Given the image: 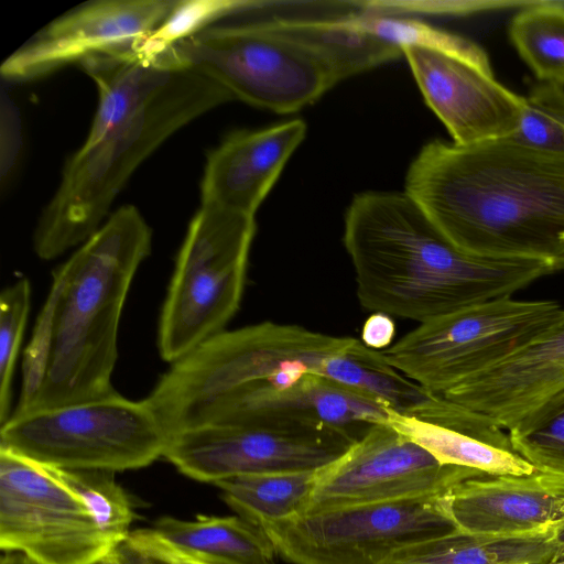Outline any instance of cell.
Wrapping results in <instances>:
<instances>
[{
  "mask_svg": "<svg viewBox=\"0 0 564 564\" xmlns=\"http://www.w3.org/2000/svg\"><path fill=\"white\" fill-rule=\"evenodd\" d=\"M558 546L564 545V529H562L554 538Z\"/></svg>",
  "mask_w": 564,
  "mask_h": 564,
  "instance_id": "74e56055",
  "label": "cell"
},
{
  "mask_svg": "<svg viewBox=\"0 0 564 564\" xmlns=\"http://www.w3.org/2000/svg\"><path fill=\"white\" fill-rule=\"evenodd\" d=\"M557 549L550 536L490 538L456 530L401 547L380 564H549Z\"/></svg>",
  "mask_w": 564,
  "mask_h": 564,
  "instance_id": "d6986e66",
  "label": "cell"
},
{
  "mask_svg": "<svg viewBox=\"0 0 564 564\" xmlns=\"http://www.w3.org/2000/svg\"><path fill=\"white\" fill-rule=\"evenodd\" d=\"M152 231L124 205L53 273L46 301L23 355L22 387L11 416L104 399L124 302Z\"/></svg>",
  "mask_w": 564,
  "mask_h": 564,
  "instance_id": "7a4b0ae2",
  "label": "cell"
},
{
  "mask_svg": "<svg viewBox=\"0 0 564 564\" xmlns=\"http://www.w3.org/2000/svg\"><path fill=\"white\" fill-rule=\"evenodd\" d=\"M124 545L133 553L161 564H239L178 547L152 528L131 531Z\"/></svg>",
  "mask_w": 564,
  "mask_h": 564,
  "instance_id": "1f68e13d",
  "label": "cell"
},
{
  "mask_svg": "<svg viewBox=\"0 0 564 564\" xmlns=\"http://www.w3.org/2000/svg\"><path fill=\"white\" fill-rule=\"evenodd\" d=\"M513 564H530L528 562H521V563H513Z\"/></svg>",
  "mask_w": 564,
  "mask_h": 564,
  "instance_id": "ab89813d",
  "label": "cell"
},
{
  "mask_svg": "<svg viewBox=\"0 0 564 564\" xmlns=\"http://www.w3.org/2000/svg\"><path fill=\"white\" fill-rule=\"evenodd\" d=\"M119 545L64 470L0 447V549L36 564H94Z\"/></svg>",
  "mask_w": 564,
  "mask_h": 564,
  "instance_id": "9c48e42d",
  "label": "cell"
},
{
  "mask_svg": "<svg viewBox=\"0 0 564 564\" xmlns=\"http://www.w3.org/2000/svg\"><path fill=\"white\" fill-rule=\"evenodd\" d=\"M358 438L344 430L205 426L171 436L163 457L184 476L214 485L241 475L318 470Z\"/></svg>",
  "mask_w": 564,
  "mask_h": 564,
  "instance_id": "7c38bea8",
  "label": "cell"
},
{
  "mask_svg": "<svg viewBox=\"0 0 564 564\" xmlns=\"http://www.w3.org/2000/svg\"><path fill=\"white\" fill-rule=\"evenodd\" d=\"M549 564H564V545L558 546L554 557Z\"/></svg>",
  "mask_w": 564,
  "mask_h": 564,
  "instance_id": "8d00e7d4",
  "label": "cell"
},
{
  "mask_svg": "<svg viewBox=\"0 0 564 564\" xmlns=\"http://www.w3.org/2000/svg\"><path fill=\"white\" fill-rule=\"evenodd\" d=\"M354 30L372 35L399 48L421 47L465 57H481L485 50L471 40L405 15L377 14L358 10L341 14Z\"/></svg>",
  "mask_w": 564,
  "mask_h": 564,
  "instance_id": "d4e9b609",
  "label": "cell"
},
{
  "mask_svg": "<svg viewBox=\"0 0 564 564\" xmlns=\"http://www.w3.org/2000/svg\"><path fill=\"white\" fill-rule=\"evenodd\" d=\"M67 480L84 496L108 535L121 546L131 533L132 502L106 470L63 469Z\"/></svg>",
  "mask_w": 564,
  "mask_h": 564,
  "instance_id": "f546056e",
  "label": "cell"
},
{
  "mask_svg": "<svg viewBox=\"0 0 564 564\" xmlns=\"http://www.w3.org/2000/svg\"><path fill=\"white\" fill-rule=\"evenodd\" d=\"M408 415L449 427L490 445L512 451L507 431L479 412L452 402L442 395L430 394Z\"/></svg>",
  "mask_w": 564,
  "mask_h": 564,
  "instance_id": "4dcf8cb0",
  "label": "cell"
},
{
  "mask_svg": "<svg viewBox=\"0 0 564 564\" xmlns=\"http://www.w3.org/2000/svg\"><path fill=\"white\" fill-rule=\"evenodd\" d=\"M273 19L281 29L306 45L337 83L403 55L401 48L351 29L341 14Z\"/></svg>",
  "mask_w": 564,
  "mask_h": 564,
  "instance_id": "ffe728a7",
  "label": "cell"
},
{
  "mask_svg": "<svg viewBox=\"0 0 564 564\" xmlns=\"http://www.w3.org/2000/svg\"><path fill=\"white\" fill-rule=\"evenodd\" d=\"M147 564H161V563L152 561V560L149 558Z\"/></svg>",
  "mask_w": 564,
  "mask_h": 564,
  "instance_id": "f35d334b",
  "label": "cell"
},
{
  "mask_svg": "<svg viewBox=\"0 0 564 564\" xmlns=\"http://www.w3.org/2000/svg\"><path fill=\"white\" fill-rule=\"evenodd\" d=\"M564 394V322L443 398L487 415L505 431Z\"/></svg>",
  "mask_w": 564,
  "mask_h": 564,
  "instance_id": "2e32d148",
  "label": "cell"
},
{
  "mask_svg": "<svg viewBox=\"0 0 564 564\" xmlns=\"http://www.w3.org/2000/svg\"><path fill=\"white\" fill-rule=\"evenodd\" d=\"M0 564H36L20 553H3Z\"/></svg>",
  "mask_w": 564,
  "mask_h": 564,
  "instance_id": "d590c367",
  "label": "cell"
},
{
  "mask_svg": "<svg viewBox=\"0 0 564 564\" xmlns=\"http://www.w3.org/2000/svg\"><path fill=\"white\" fill-rule=\"evenodd\" d=\"M259 528L292 564H380L401 547L457 530L442 497L303 512Z\"/></svg>",
  "mask_w": 564,
  "mask_h": 564,
  "instance_id": "30bf717a",
  "label": "cell"
},
{
  "mask_svg": "<svg viewBox=\"0 0 564 564\" xmlns=\"http://www.w3.org/2000/svg\"><path fill=\"white\" fill-rule=\"evenodd\" d=\"M305 134V122L292 119L227 135L206 156L200 205H215L254 217Z\"/></svg>",
  "mask_w": 564,
  "mask_h": 564,
  "instance_id": "e0dca14e",
  "label": "cell"
},
{
  "mask_svg": "<svg viewBox=\"0 0 564 564\" xmlns=\"http://www.w3.org/2000/svg\"><path fill=\"white\" fill-rule=\"evenodd\" d=\"M78 65L98 89V106L83 144H93L143 110L184 65L174 47L152 57L132 48L90 55Z\"/></svg>",
  "mask_w": 564,
  "mask_h": 564,
  "instance_id": "ac0fdd59",
  "label": "cell"
},
{
  "mask_svg": "<svg viewBox=\"0 0 564 564\" xmlns=\"http://www.w3.org/2000/svg\"><path fill=\"white\" fill-rule=\"evenodd\" d=\"M507 433L512 451L535 470L564 475V394Z\"/></svg>",
  "mask_w": 564,
  "mask_h": 564,
  "instance_id": "4316f807",
  "label": "cell"
},
{
  "mask_svg": "<svg viewBox=\"0 0 564 564\" xmlns=\"http://www.w3.org/2000/svg\"><path fill=\"white\" fill-rule=\"evenodd\" d=\"M484 475L441 463L388 422H380L369 426L340 457L317 470L304 512L441 498L460 482Z\"/></svg>",
  "mask_w": 564,
  "mask_h": 564,
  "instance_id": "8fae6325",
  "label": "cell"
},
{
  "mask_svg": "<svg viewBox=\"0 0 564 564\" xmlns=\"http://www.w3.org/2000/svg\"><path fill=\"white\" fill-rule=\"evenodd\" d=\"M442 502L457 530L467 534L554 539L564 529V475L535 470L474 477L443 496Z\"/></svg>",
  "mask_w": 564,
  "mask_h": 564,
  "instance_id": "9a60e30c",
  "label": "cell"
},
{
  "mask_svg": "<svg viewBox=\"0 0 564 564\" xmlns=\"http://www.w3.org/2000/svg\"><path fill=\"white\" fill-rule=\"evenodd\" d=\"M94 564H137L132 553L122 544Z\"/></svg>",
  "mask_w": 564,
  "mask_h": 564,
  "instance_id": "e575fe53",
  "label": "cell"
},
{
  "mask_svg": "<svg viewBox=\"0 0 564 564\" xmlns=\"http://www.w3.org/2000/svg\"><path fill=\"white\" fill-rule=\"evenodd\" d=\"M234 100L218 83L186 66L138 115L93 144H83L64 165L61 182L41 213L33 250L52 260L80 246L105 223L134 171L180 129Z\"/></svg>",
  "mask_w": 564,
  "mask_h": 564,
  "instance_id": "277c9868",
  "label": "cell"
},
{
  "mask_svg": "<svg viewBox=\"0 0 564 564\" xmlns=\"http://www.w3.org/2000/svg\"><path fill=\"white\" fill-rule=\"evenodd\" d=\"M387 422L443 464L467 467L491 476H522L535 471L513 451L490 445L456 430L393 410L389 411Z\"/></svg>",
  "mask_w": 564,
  "mask_h": 564,
  "instance_id": "603a6c76",
  "label": "cell"
},
{
  "mask_svg": "<svg viewBox=\"0 0 564 564\" xmlns=\"http://www.w3.org/2000/svg\"><path fill=\"white\" fill-rule=\"evenodd\" d=\"M267 4L243 0H176L163 22L135 41L132 51L145 57L158 56L224 18L261 9Z\"/></svg>",
  "mask_w": 564,
  "mask_h": 564,
  "instance_id": "484cf974",
  "label": "cell"
},
{
  "mask_svg": "<svg viewBox=\"0 0 564 564\" xmlns=\"http://www.w3.org/2000/svg\"><path fill=\"white\" fill-rule=\"evenodd\" d=\"M254 234V217L200 205L161 310L158 348L164 361H177L225 330L242 299Z\"/></svg>",
  "mask_w": 564,
  "mask_h": 564,
  "instance_id": "5b68a950",
  "label": "cell"
},
{
  "mask_svg": "<svg viewBox=\"0 0 564 564\" xmlns=\"http://www.w3.org/2000/svg\"><path fill=\"white\" fill-rule=\"evenodd\" d=\"M563 322L556 301L503 296L421 323L381 352L404 377L442 395Z\"/></svg>",
  "mask_w": 564,
  "mask_h": 564,
  "instance_id": "8992f818",
  "label": "cell"
},
{
  "mask_svg": "<svg viewBox=\"0 0 564 564\" xmlns=\"http://www.w3.org/2000/svg\"><path fill=\"white\" fill-rule=\"evenodd\" d=\"M31 305V284L21 278L0 294V426L10 419L12 379Z\"/></svg>",
  "mask_w": 564,
  "mask_h": 564,
  "instance_id": "f1b7e54d",
  "label": "cell"
},
{
  "mask_svg": "<svg viewBox=\"0 0 564 564\" xmlns=\"http://www.w3.org/2000/svg\"><path fill=\"white\" fill-rule=\"evenodd\" d=\"M404 193L466 253L564 271V155L510 137L433 140L411 162Z\"/></svg>",
  "mask_w": 564,
  "mask_h": 564,
  "instance_id": "6da1fadb",
  "label": "cell"
},
{
  "mask_svg": "<svg viewBox=\"0 0 564 564\" xmlns=\"http://www.w3.org/2000/svg\"><path fill=\"white\" fill-rule=\"evenodd\" d=\"M172 544L239 564H276L274 547L262 529L239 516H197L193 520L159 518L153 528Z\"/></svg>",
  "mask_w": 564,
  "mask_h": 564,
  "instance_id": "44dd1931",
  "label": "cell"
},
{
  "mask_svg": "<svg viewBox=\"0 0 564 564\" xmlns=\"http://www.w3.org/2000/svg\"><path fill=\"white\" fill-rule=\"evenodd\" d=\"M426 105L457 144L511 137L524 97L499 83L488 55L465 57L432 50L402 48Z\"/></svg>",
  "mask_w": 564,
  "mask_h": 564,
  "instance_id": "4fadbf2b",
  "label": "cell"
},
{
  "mask_svg": "<svg viewBox=\"0 0 564 564\" xmlns=\"http://www.w3.org/2000/svg\"><path fill=\"white\" fill-rule=\"evenodd\" d=\"M182 62L235 99L278 113L314 104L337 82L322 61L274 19L214 24L174 46Z\"/></svg>",
  "mask_w": 564,
  "mask_h": 564,
  "instance_id": "ba28073f",
  "label": "cell"
},
{
  "mask_svg": "<svg viewBox=\"0 0 564 564\" xmlns=\"http://www.w3.org/2000/svg\"><path fill=\"white\" fill-rule=\"evenodd\" d=\"M170 436L145 399L113 395L10 416L0 447L67 470L122 471L163 457Z\"/></svg>",
  "mask_w": 564,
  "mask_h": 564,
  "instance_id": "52a82bcc",
  "label": "cell"
},
{
  "mask_svg": "<svg viewBox=\"0 0 564 564\" xmlns=\"http://www.w3.org/2000/svg\"><path fill=\"white\" fill-rule=\"evenodd\" d=\"M509 36L542 83L564 87V4L531 2L512 17Z\"/></svg>",
  "mask_w": 564,
  "mask_h": 564,
  "instance_id": "cb8c5ba5",
  "label": "cell"
},
{
  "mask_svg": "<svg viewBox=\"0 0 564 564\" xmlns=\"http://www.w3.org/2000/svg\"><path fill=\"white\" fill-rule=\"evenodd\" d=\"M176 0L85 2L36 32L1 65L8 82H26L98 53L128 50L155 30Z\"/></svg>",
  "mask_w": 564,
  "mask_h": 564,
  "instance_id": "5bb4252c",
  "label": "cell"
},
{
  "mask_svg": "<svg viewBox=\"0 0 564 564\" xmlns=\"http://www.w3.org/2000/svg\"><path fill=\"white\" fill-rule=\"evenodd\" d=\"M317 470L241 475L214 484L237 516L259 527L305 511Z\"/></svg>",
  "mask_w": 564,
  "mask_h": 564,
  "instance_id": "7402d4cb",
  "label": "cell"
},
{
  "mask_svg": "<svg viewBox=\"0 0 564 564\" xmlns=\"http://www.w3.org/2000/svg\"><path fill=\"white\" fill-rule=\"evenodd\" d=\"M21 151V122L15 105L2 94L1 98V186L13 177Z\"/></svg>",
  "mask_w": 564,
  "mask_h": 564,
  "instance_id": "d6a6232c",
  "label": "cell"
},
{
  "mask_svg": "<svg viewBox=\"0 0 564 564\" xmlns=\"http://www.w3.org/2000/svg\"><path fill=\"white\" fill-rule=\"evenodd\" d=\"M395 325L391 316L383 313H372L364 323L361 341L368 348L378 350L392 345Z\"/></svg>",
  "mask_w": 564,
  "mask_h": 564,
  "instance_id": "836d02e7",
  "label": "cell"
},
{
  "mask_svg": "<svg viewBox=\"0 0 564 564\" xmlns=\"http://www.w3.org/2000/svg\"><path fill=\"white\" fill-rule=\"evenodd\" d=\"M527 147L564 155V87L540 82L527 97L514 133Z\"/></svg>",
  "mask_w": 564,
  "mask_h": 564,
  "instance_id": "83f0119b",
  "label": "cell"
},
{
  "mask_svg": "<svg viewBox=\"0 0 564 564\" xmlns=\"http://www.w3.org/2000/svg\"><path fill=\"white\" fill-rule=\"evenodd\" d=\"M343 242L360 305L419 324L512 296L562 270L546 261L490 259L456 248L404 192H365L350 202Z\"/></svg>",
  "mask_w": 564,
  "mask_h": 564,
  "instance_id": "3957f363",
  "label": "cell"
}]
</instances>
